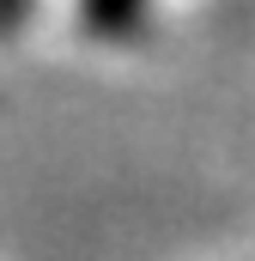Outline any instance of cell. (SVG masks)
I'll return each mask as SVG.
<instances>
[{"label":"cell","instance_id":"6da1fadb","mask_svg":"<svg viewBox=\"0 0 255 261\" xmlns=\"http://www.w3.org/2000/svg\"><path fill=\"white\" fill-rule=\"evenodd\" d=\"M79 6H85V31H97V37H122V31H134V18H140L146 0H79Z\"/></svg>","mask_w":255,"mask_h":261}]
</instances>
